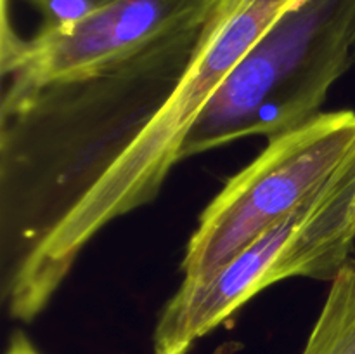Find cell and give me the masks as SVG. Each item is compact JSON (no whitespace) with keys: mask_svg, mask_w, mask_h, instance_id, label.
I'll return each instance as SVG.
<instances>
[{"mask_svg":"<svg viewBox=\"0 0 355 354\" xmlns=\"http://www.w3.org/2000/svg\"><path fill=\"white\" fill-rule=\"evenodd\" d=\"M300 2L211 0L189 65L165 104L47 242L2 281L12 318L33 319L104 226L155 200L208 101L267 28Z\"/></svg>","mask_w":355,"mask_h":354,"instance_id":"1","label":"cell"},{"mask_svg":"<svg viewBox=\"0 0 355 354\" xmlns=\"http://www.w3.org/2000/svg\"><path fill=\"white\" fill-rule=\"evenodd\" d=\"M355 0H302L281 14L218 87L180 158L252 135L272 139L321 113L354 65Z\"/></svg>","mask_w":355,"mask_h":354,"instance_id":"2","label":"cell"},{"mask_svg":"<svg viewBox=\"0 0 355 354\" xmlns=\"http://www.w3.org/2000/svg\"><path fill=\"white\" fill-rule=\"evenodd\" d=\"M355 163L217 273L182 280L159 314L153 354H187L259 292L286 278L331 281L355 243Z\"/></svg>","mask_w":355,"mask_h":354,"instance_id":"3","label":"cell"},{"mask_svg":"<svg viewBox=\"0 0 355 354\" xmlns=\"http://www.w3.org/2000/svg\"><path fill=\"white\" fill-rule=\"evenodd\" d=\"M355 163V111L319 113L269 139L201 214L180 269L184 280L217 273Z\"/></svg>","mask_w":355,"mask_h":354,"instance_id":"4","label":"cell"},{"mask_svg":"<svg viewBox=\"0 0 355 354\" xmlns=\"http://www.w3.org/2000/svg\"><path fill=\"white\" fill-rule=\"evenodd\" d=\"M211 0H107L85 16L42 24L23 40L3 30L2 103L125 61L196 23Z\"/></svg>","mask_w":355,"mask_h":354,"instance_id":"5","label":"cell"},{"mask_svg":"<svg viewBox=\"0 0 355 354\" xmlns=\"http://www.w3.org/2000/svg\"><path fill=\"white\" fill-rule=\"evenodd\" d=\"M302 354H355V257H350L331 280Z\"/></svg>","mask_w":355,"mask_h":354,"instance_id":"6","label":"cell"},{"mask_svg":"<svg viewBox=\"0 0 355 354\" xmlns=\"http://www.w3.org/2000/svg\"><path fill=\"white\" fill-rule=\"evenodd\" d=\"M44 17V24H59L85 16L107 0H26Z\"/></svg>","mask_w":355,"mask_h":354,"instance_id":"7","label":"cell"},{"mask_svg":"<svg viewBox=\"0 0 355 354\" xmlns=\"http://www.w3.org/2000/svg\"><path fill=\"white\" fill-rule=\"evenodd\" d=\"M6 354H40L37 347L23 335V333H16L10 339L9 346H7Z\"/></svg>","mask_w":355,"mask_h":354,"instance_id":"8","label":"cell"},{"mask_svg":"<svg viewBox=\"0 0 355 354\" xmlns=\"http://www.w3.org/2000/svg\"><path fill=\"white\" fill-rule=\"evenodd\" d=\"M352 221H354V229H355V201H354V210H352Z\"/></svg>","mask_w":355,"mask_h":354,"instance_id":"9","label":"cell"}]
</instances>
